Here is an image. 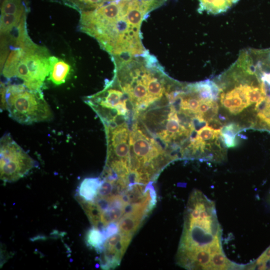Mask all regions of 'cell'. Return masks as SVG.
<instances>
[{
  "label": "cell",
  "mask_w": 270,
  "mask_h": 270,
  "mask_svg": "<svg viewBox=\"0 0 270 270\" xmlns=\"http://www.w3.org/2000/svg\"><path fill=\"white\" fill-rule=\"evenodd\" d=\"M221 234L214 203L201 192L194 190L187 204L177 263L200 250H207L212 256L223 252Z\"/></svg>",
  "instance_id": "cell-1"
},
{
  "label": "cell",
  "mask_w": 270,
  "mask_h": 270,
  "mask_svg": "<svg viewBox=\"0 0 270 270\" xmlns=\"http://www.w3.org/2000/svg\"><path fill=\"white\" fill-rule=\"evenodd\" d=\"M0 106L8 111L11 118L22 124L48 121L53 116L42 92L30 90L23 84H2Z\"/></svg>",
  "instance_id": "cell-2"
},
{
  "label": "cell",
  "mask_w": 270,
  "mask_h": 270,
  "mask_svg": "<svg viewBox=\"0 0 270 270\" xmlns=\"http://www.w3.org/2000/svg\"><path fill=\"white\" fill-rule=\"evenodd\" d=\"M33 160L6 133L0 141V179L6 182L16 181L25 176L35 166Z\"/></svg>",
  "instance_id": "cell-3"
},
{
  "label": "cell",
  "mask_w": 270,
  "mask_h": 270,
  "mask_svg": "<svg viewBox=\"0 0 270 270\" xmlns=\"http://www.w3.org/2000/svg\"><path fill=\"white\" fill-rule=\"evenodd\" d=\"M22 48L32 82L31 90L41 92L44 82L50 72V56L46 48L36 45L29 38Z\"/></svg>",
  "instance_id": "cell-4"
},
{
  "label": "cell",
  "mask_w": 270,
  "mask_h": 270,
  "mask_svg": "<svg viewBox=\"0 0 270 270\" xmlns=\"http://www.w3.org/2000/svg\"><path fill=\"white\" fill-rule=\"evenodd\" d=\"M49 62V79L56 85L64 83L70 74V66L63 60H59L54 56H50Z\"/></svg>",
  "instance_id": "cell-5"
},
{
  "label": "cell",
  "mask_w": 270,
  "mask_h": 270,
  "mask_svg": "<svg viewBox=\"0 0 270 270\" xmlns=\"http://www.w3.org/2000/svg\"><path fill=\"white\" fill-rule=\"evenodd\" d=\"M101 178H86L80 182L76 196L86 202L92 201L98 194L101 185Z\"/></svg>",
  "instance_id": "cell-6"
},
{
  "label": "cell",
  "mask_w": 270,
  "mask_h": 270,
  "mask_svg": "<svg viewBox=\"0 0 270 270\" xmlns=\"http://www.w3.org/2000/svg\"><path fill=\"white\" fill-rule=\"evenodd\" d=\"M200 11L208 14H219L226 12L239 0H198Z\"/></svg>",
  "instance_id": "cell-7"
},
{
  "label": "cell",
  "mask_w": 270,
  "mask_h": 270,
  "mask_svg": "<svg viewBox=\"0 0 270 270\" xmlns=\"http://www.w3.org/2000/svg\"><path fill=\"white\" fill-rule=\"evenodd\" d=\"M24 54V50L20 47H14L8 54L4 66L2 73L5 78L10 79L15 76L17 66Z\"/></svg>",
  "instance_id": "cell-8"
},
{
  "label": "cell",
  "mask_w": 270,
  "mask_h": 270,
  "mask_svg": "<svg viewBox=\"0 0 270 270\" xmlns=\"http://www.w3.org/2000/svg\"><path fill=\"white\" fill-rule=\"evenodd\" d=\"M106 240L102 231L94 226L88 230L86 236V245L99 254L102 252Z\"/></svg>",
  "instance_id": "cell-9"
},
{
  "label": "cell",
  "mask_w": 270,
  "mask_h": 270,
  "mask_svg": "<svg viewBox=\"0 0 270 270\" xmlns=\"http://www.w3.org/2000/svg\"><path fill=\"white\" fill-rule=\"evenodd\" d=\"M143 220L132 216L122 217L118 222V232L132 238L134 233L142 225Z\"/></svg>",
  "instance_id": "cell-10"
},
{
  "label": "cell",
  "mask_w": 270,
  "mask_h": 270,
  "mask_svg": "<svg viewBox=\"0 0 270 270\" xmlns=\"http://www.w3.org/2000/svg\"><path fill=\"white\" fill-rule=\"evenodd\" d=\"M24 10L14 14H1L0 28L1 34H7L16 28L24 18Z\"/></svg>",
  "instance_id": "cell-11"
},
{
  "label": "cell",
  "mask_w": 270,
  "mask_h": 270,
  "mask_svg": "<svg viewBox=\"0 0 270 270\" xmlns=\"http://www.w3.org/2000/svg\"><path fill=\"white\" fill-rule=\"evenodd\" d=\"M106 133L108 146L126 141L128 136V131L126 124L120 125L114 130L106 132Z\"/></svg>",
  "instance_id": "cell-12"
},
{
  "label": "cell",
  "mask_w": 270,
  "mask_h": 270,
  "mask_svg": "<svg viewBox=\"0 0 270 270\" xmlns=\"http://www.w3.org/2000/svg\"><path fill=\"white\" fill-rule=\"evenodd\" d=\"M164 84V80H159L152 74L146 85L149 96L156 100L160 98L163 93L166 92Z\"/></svg>",
  "instance_id": "cell-13"
},
{
  "label": "cell",
  "mask_w": 270,
  "mask_h": 270,
  "mask_svg": "<svg viewBox=\"0 0 270 270\" xmlns=\"http://www.w3.org/2000/svg\"><path fill=\"white\" fill-rule=\"evenodd\" d=\"M220 135V130H214L208 126L197 131L198 138L206 144L214 142Z\"/></svg>",
  "instance_id": "cell-14"
},
{
  "label": "cell",
  "mask_w": 270,
  "mask_h": 270,
  "mask_svg": "<svg viewBox=\"0 0 270 270\" xmlns=\"http://www.w3.org/2000/svg\"><path fill=\"white\" fill-rule=\"evenodd\" d=\"M22 10V0H4L1 7V14H14Z\"/></svg>",
  "instance_id": "cell-15"
},
{
  "label": "cell",
  "mask_w": 270,
  "mask_h": 270,
  "mask_svg": "<svg viewBox=\"0 0 270 270\" xmlns=\"http://www.w3.org/2000/svg\"><path fill=\"white\" fill-rule=\"evenodd\" d=\"M270 260V246L256 260L255 264H252V268H257L262 269L264 266Z\"/></svg>",
  "instance_id": "cell-16"
},
{
  "label": "cell",
  "mask_w": 270,
  "mask_h": 270,
  "mask_svg": "<svg viewBox=\"0 0 270 270\" xmlns=\"http://www.w3.org/2000/svg\"><path fill=\"white\" fill-rule=\"evenodd\" d=\"M218 105L216 102H215L212 107L206 112L200 116L205 121L208 122L210 120L215 118L218 114Z\"/></svg>",
  "instance_id": "cell-17"
},
{
  "label": "cell",
  "mask_w": 270,
  "mask_h": 270,
  "mask_svg": "<svg viewBox=\"0 0 270 270\" xmlns=\"http://www.w3.org/2000/svg\"><path fill=\"white\" fill-rule=\"evenodd\" d=\"M215 102L212 100H201L196 114L202 115L206 112L212 107Z\"/></svg>",
  "instance_id": "cell-18"
},
{
  "label": "cell",
  "mask_w": 270,
  "mask_h": 270,
  "mask_svg": "<svg viewBox=\"0 0 270 270\" xmlns=\"http://www.w3.org/2000/svg\"><path fill=\"white\" fill-rule=\"evenodd\" d=\"M220 138L223 144L227 148H233L236 146V138L222 133H220Z\"/></svg>",
  "instance_id": "cell-19"
},
{
  "label": "cell",
  "mask_w": 270,
  "mask_h": 270,
  "mask_svg": "<svg viewBox=\"0 0 270 270\" xmlns=\"http://www.w3.org/2000/svg\"><path fill=\"white\" fill-rule=\"evenodd\" d=\"M126 98H123L120 102L116 106L114 110L118 116H125L128 112L126 106Z\"/></svg>",
  "instance_id": "cell-20"
},
{
  "label": "cell",
  "mask_w": 270,
  "mask_h": 270,
  "mask_svg": "<svg viewBox=\"0 0 270 270\" xmlns=\"http://www.w3.org/2000/svg\"><path fill=\"white\" fill-rule=\"evenodd\" d=\"M207 126L214 130H220L224 125L218 119L214 118L207 122Z\"/></svg>",
  "instance_id": "cell-21"
},
{
  "label": "cell",
  "mask_w": 270,
  "mask_h": 270,
  "mask_svg": "<svg viewBox=\"0 0 270 270\" xmlns=\"http://www.w3.org/2000/svg\"><path fill=\"white\" fill-rule=\"evenodd\" d=\"M262 269H270V262L266 263L263 266Z\"/></svg>",
  "instance_id": "cell-22"
}]
</instances>
